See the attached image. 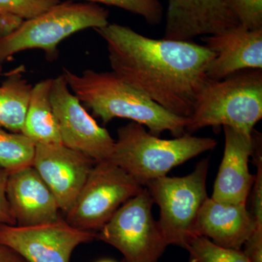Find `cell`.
<instances>
[{
  "mask_svg": "<svg viewBox=\"0 0 262 262\" xmlns=\"http://www.w3.org/2000/svg\"><path fill=\"white\" fill-rule=\"evenodd\" d=\"M215 54L207 70L208 80H220L248 70H262V29L239 25L203 38Z\"/></svg>",
  "mask_w": 262,
  "mask_h": 262,
  "instance_id": "cell-13",
  "label": "cell"
},
{
  "mask_svg": "<svg viewBox=\"0 0 262 262\" xmlns=\"http://www.w3.org/2000/svg\"><path fill=\"white\" fill-rule=\"evenodd\" d=\"M69 88L95 116L107 124L124 118L147 127L159 136L168 131L175 138L185 135L189 118L177 116L133 87L115 72L84 70L81 74L63 69Z\"/></svg>",
  "mask_w": 262,
  "mask_h": 262,
  "instance_id": "cell-2",
  "label": "cell"
},
{
  "mask_svg": "<svg viewBox=\"0 0 262 262\" xmlns=\"http://www.w3.org/2000/svg\"><path fill=\"white\" fill-rule=\"evenodd\" d=\"M2 74H3V67L0 65V76L2 75Z\"/></svg>",
  "mask_w": 262,
  "mask_h": 262,
  "instance_id": "cell-29",
  "label": "cell"
},
{
  "mask_svg": "<svg viewBox=\"0 0 262 262\" xmlns=\"http://www.w3.org/2000/svg\"><path fill=\"white\" fill-rule=\"evenodd\" d=\"M9 174L7 170L0 167V225L14 226L16 225V222L7 196V185Z\"/></svg>",
  "mask_w": 262,
  "mask_h": 262,
  "instance_id": "cell-25",
  "label": "cell"
},
{
  "mask_svg": "<svg viewBox=\"0 0 262 262\" xmlns=\"http://www.w3.org/2000/svg\"><path fill=\"white\" fill-rule=\"evenodd\" d=\"M110 13L99 5L67 0L27 19L15 32L0 38V65L27 50H42L48 60L58 57V46L71 35L108 24Z\"/></svg>",
  "mask_w": 262,
  "mask_h": 262,
  "instance_id": "cell-5",
  "label": "cell"
},
{
  "mask_svg": "<svg viewBox=\"0 0 262 262\" xmlns=\"http://www.w3.org/2000/svg\"><path fill=\"white\" fill-rule=\"evenodd\" d=\"M0 262H28L14 249L0 243Z\"/></svg>",
  "mask_w": 262,
  "mask_h": 262,
  "instance_id": "cell-27",
  "label": "cell"
},
{
  "mask_svg": "<svg viewBox=\"0 0 262 262\" xmlns=\"http://www.w3.org/2000/svg\"><path fill=\"white\" fill-rule=\"evenodd\" d=\"M7 196L17 226L42 225L61 217L56 196L33 166L9 174Z\"/></svg>",
  "mask_w": 262,
  "mask_h": 262,
  "instance_id": "cell-15",
  "label": "cell"
},
{
  "mask_svg": "<svg viewBox=\"0 0 262 262\" xmlns=\"http://www.w3.org/2000/svg\"><path fill=\"white\" fill-rule=\"evenodd\" d=\"M214 139L186 134L162 139L135 122L117 129L111 160L145 187L150 181L165 177L175 167L214 149Z\"/></svg>",
  "mask_w": 262,
  "mask_h": 262,
  "instance_id": "cell-3",
  "label": "cell"
},
{
  "mask_svg": "<svg viewBox=\"0 0 262 262\" xmlns=\"http://www.w3.org/2000/svg\"><path fill=\"white\" fill-rule=\"evenodd\" d=\"M52 79L33 86L22 134L37 144H62L59 127L51 102Z\"/></svg>",
  "mask_w": 262,
  "mask_h": 262,
  "instance_id": "cell-17",
  "label": "cell"
},
{
  "mask_svg": "<svg viewBox=\"0 0 262 262\" xmlns=\"http://www.w3.org/2000/svg\"><path fill=\"white\" fill-rule=\"evenodd\" d=\"M144 188L111 160L96 162L65 213V220L80 230L98 232L122 205Z\"/></svg>",
  "mask_w": 262,
  "mask_h": 262,
  "instance_id": "cell-8",
  "label": "cell"
},
{
  "mask_svg": "<svg viewBox=\"0 0 262 262\" xmlns=\"http://www.w3.org/2000/svg\"><path fill=\"white\" fill-rule=\"evenodd\" d=\"M224 131L225 151L211 198L221 203L246 204L255 179L248 168L254 150L253 131L248 134L229 127H224Z\"/></svg>",
  "mask_w": 262,
  "mask_h": 262,
  "instance_id": "cell-14",
  "label": "cell"
},
{
  "mask_svg": "<svg viewBox=\"0 0 262 262\" xmlns=\"http://www.w3.org/2000/svg\"><path fill=\"white\" fill-rule=\"evenodd\" d=\"M254 150L252 156L254 158V162L257 167V172L255 176L253 182L252 198H251V211L253 220L256 227L262 228V155L261 145L259 144L261 139L258 138V134L254 136Z\"/></svg>",
  "mask_w": 262,
  "mask_h": 262,
  "instance_id": "cell-24",
  "label": "cell"
},
{
  "mask_svg": "<svg viewBox=\"0 0 262 262\" xmlns=\"http://www.w3.org/2000/svg\"><path fill=\"white\" fill-rule=\"evenodd\" d=\"M154 204L146 187L122 205L96 233V239L118 250L122 262H158L168 247L158 222Z\"/></svg>",
  "mask_w": 262,
  "mask_h": 262,
  "instance_id": "cell-7",
  "label": "cell"
},
{
  "mask_svg": "<svg viewBox=\"0 0 262 262\" xmlns=\"http://www.w3.org/2000/svg\"><path fill=\"white\" fill-rule=\"evenodd\" d=\"M262 118V70L241 71L207 81L196 96L186 132L229 127L252 134Z\"/></svg>",
  "mask_w": 262,
  "mask_h": 262,
  "instance_id": "cell-4",
  "label": "cell"
},
{
  "mask_svg": "<svg viewBox=\"0 0 262 262\" xmlns=\"http://www.w3.org/2000/svg\"><path fill=\"white\" fill-rule=\"evenodd\" d=\"M239 24L249 30L262 29V0H225Z\"/></svg>",
  "mask_w": 262,
  "mask_h": 262,
  "instance_id": "cell-23",
  "label": "cell"
},
{
  "mask_svg": "<svg viewBox=\"0 0 262 262\" xmlns=\"http://www.w3.org/2000/svg\"><path fill=\"white\" fill-rule=\"evenodd\" d=\"M77 1V0H71ZM94 4L117 7L140 15L150 25H158L163 18V7L159 0H79Z\"/></svg>",
  "mask_w": 262,
  "mask_h": 262,
  "instance_id": "cell-21",
  "label": "cell"
},
{
  "mask_svg": "<svg viewBox=\"0 0 262 262\" xmlns=\"http://www.w3.org/2000/svg\"><path fill=\"white\" fill-rule=\"evenodd\" d=\"M238 25L225 0H168L163 39L192 41Z\"/></svg>",
  "mask_w": 262,
  "mask_h": 262,
  "instance_id": "cell-12",
  "label": "cell"
},
{
  "mask_svg": "<svg viewBox=\"0 0 262 262\" xmlns=\"http://www.w3.org/2000/svg\"><path fill=\"white\" fill-rule=\"evenodd\" d=\"M61 2V0H0V16L14 14L27 20L42 14Z\"/></svg>",
  "mask_w": 262,
  "mask_h": 262,
  "instance_id": "cell-22",
  "label": "cell"
},
{
  "mask_svg": "<svg viewBox=\"0 0 262 262\" xmlns=\"http://www.w3.org/2000/svg\"><path fill=\"white\" fill-rule=\"evenodd\" d=\"M184 249L189 262H251L241 250L222 247L203 236H193Z\"/></svg>",
  "mask_w": 262,
  "mask_h": 262,
  "instance_id": "cell-20",
  "label": "cell"
},
{
  "mask_svg": "<svg viewBox=\"0 0 262 262\" xmlns=\"http://www.w3.org/2000/svg\"><path fill=\"white\" fill-rule=\"evenodd\" d=\"M209 160L196 164L192 173L182 177L167 176L150 181L145 186L160 208L158 223L168 246L185 247L192 237L193 227L207 198Z\"/></svg>",
  "mask_w": 262,
  "mask_h": 262,
  "instance_id": "cell-6",
  "label": "cell"
},
{
  "mask_svg": "<svg viewBox=\"0 0 262 262\" xmlns=\"http://www.w3.org/2000/svg\"><path fill=\"white\" fill-rule=\"evenodd\" d=\"M97 262H116V261H113V260H111V259H102V260H100V261H98Z\"/></svg>",
  "mask_w": 262,
  "mask_h": 262,
  "instance_id": "cell-28",
  "label": "cell"
},
{
  "mask_svg": "<svg viewBox=\"0 0 262 262\" xmlns=\"http://www.w3.org/2000/svg\"><path fill=\"white\" fill-rule=\"evenodd\" d=\"M35 147L23 134L0 128V167L11 173L33 166Z\"/></svg>",
  "mask_w": 262,
  "mask_h": 262,
  "instance_id": "cell-19",
  "label": "cell"
},
{
  "mask_svg": "<svg viewBox=\"0 0 262 262\" xmlns=\"http://www.w3.org/2000/svg\"><path fill=\"white\" fill-rule=\"evenodd\" d=\"M24 72V66L10 71L0 85V128L20 134L33 88Z\"/></svg>",
  "mask_w": 262,
  "mask_h": 262,
  "instance_id": "cell-18",
  "label": "cell"
},
{
  "mask_svg": "<svg viewBox=\"0 0 262 262\" xmlns=\"http://www.w3.org/2000/svg\"><path fill=\"white\" fill-rule=\"evenodd\" d=\"M96 232L80 230L60 217L29 227L0 225V243L28 262H71L75 248L96 239Z\"/></svg>",
  "mask_w": 262,
  "mask_h": 262,
  "instance_id": "cell-10",
  "label": "cell"
},
{
  "mask_svg": "<svg viewBox=\"0 0 262 262\" xmlns=\"http://www.w3.org/2000/svg\"><path fill=\"white\" fill-rule=\"evenodd\" d=\"M256 227L246 204L221 203L208 198L196 216L192 234L222 247L241 250Z\"/></svg>",
  "mask_w": 262,
  "mask_h": 262,
  "instance_id": "cell-16",
  "label": "cell"
},
{
  "mask_svg": "<svg viewBox=\"0 0 262 262\" xmlns=\"http://www.w3.org/2000/svg\"><path fill=\"white\" fill-rule=\"evenodd\" d=\"M243 246V252L250 261L262 262V228L256 227Z\"/></svg>",
  "mask_w": 262,
  "mask_h": 262,
  "instance_id": "cell-26",
  "label": "cell"
},
{
  "mask_svg": "<svg viewBox=\"0 0 262 262\" xmlns=\"http://www.w3.org/2000/svg\"><path fill=\"white\" fill-rule=\"evenodd\" d=\"M51 102L63 145L96 162L111 159L115 140L72 94L63 74L52 79Z\"/></svg>",
  "mask_w": 262,
  "mask_h": 262,
  "instance_id": "cell-9",
  "label": "cell"
},
{
  "mask_svg": "<svg viewBox=\"0 0 262 262\" xmlns=\"http://www.w3.org/2000/svg\"><path fill=\"white\" fill-rule=\"evenodd\" d=\"M96 163L63 144H37L33 167L56 196L60 210L67 213Z\"/></svg>",
  "mask_w": 262,
  "mask_h": 262,
  "instance_id": "cell-11",
  "label": "cell"
},
{
  "mask_svg": "<svg viewBox=\"0 0 262 262\" xmlns=\"http://www.w3.org/2000/svg\"><path fill=\"white\" fill-rule=\"evenodd\" d=\"M94 30L106 43L113 72L170 113L191 116L213 51L192 41L145 37L120 24Z\"/></svg>",
  "mask_w": 262,
  "mask_h": 262,
  "instance_id": "cell-1",
  "label": "cell"
}]
</instances>
